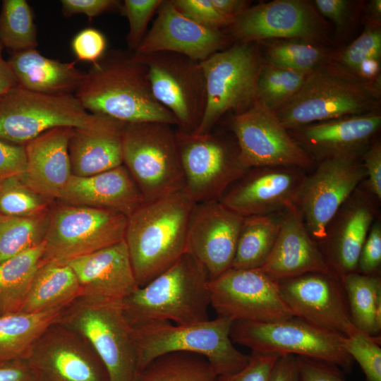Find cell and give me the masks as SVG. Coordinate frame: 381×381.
<instances>
[{
  "mask_svg": "<svg viewBox=\"0 0 381 381\" xmlns=\"http://www.w3.org/2000/svg\"><path fill=\"white\" fill-rule=\"evenodd\" d=\"M44 246L43 241L0 264V316L21 311Z\"/></svg>",
  "mask_w": 381,
  "mask_h": 381,
  "instance_id": "obj_34",
  "label": "cell"
},
{
  "mask_svg": "<svg viewBox=\"0 0 381 381\" xmlns=\"http://www.w3.org/2000/svg\"><path fill=\"white\" fill-rule=\"evenodd\" d=\"M126 123L87 111L73 94H48L17 85L0 96V139L25 145L58 127L91 131Z\"/></svg>",
  "mask_w": 381,
  "mask_h": 381,
  "instance_id": "obj_6",
  "label": "cell"
},
{
  "mask_svg": "<svg viewBox=\"0 0 381 381\" xmlns=\"http://www.w3.org/2000/svg\"><path fill=\"white\" fill-rule=\"evenodd\" d=\"M185 190L195 203L219 200L248 169L232 133L196 135L176 130Z\"/></svg>",
  "mask_w": 381,
  "mask_h": 381,
  "instance_id": "obj_11",
  "label": "cell"
},
{
  "mask_svg": "<svg viewBox=\"0 0 381 381\" xmlns=\"http://www.w3.org/2000/svg\"><path fill=\"white\" fill-rule=\"evenodd\" d=\"M234 321L217 316L204 322L179 325L169 321L131 326L138 358V371L154 358L171 352L204 356L217 375L236 373L249 362L250 355L238 351L230 337Z\"/></svg>",
  "mask_w": 381,
  "mask_h": 381,
  "instance_id": "obj_5",
  "label": "cell"
},
{
  "mask_svg": "<svg viewBox=\"0 0 381 381\" xmlns=\"http://www.w3.org/2000/svg\"><path fill=\"white\" fill-rule=\"evenodd\" d=\"M381 126L380 111L321 121L288 130L315 160L361 159Z\"/></svg>",
  "mask_w": 381,
  "mask_h": 381,
  "instance_id": "obj_22",
  "label": "cell"
},
{
  "mask_svg": "<svg viewBox=\"0 0 381 381\" xmlns=\"http://www.w3.org/2000/svg\"><path fill=\"white\" fill-rule=\"evenodd\" d=\"M157 16L146 32L136 54L169 52L202 61L231 45L224 30L199 25L181 14L171 0H163Z\"/></svg>",
  "mask_w": 381,
  "mask_h": 381,
  "instance_id": "obj_23",
  "label": "cell"
},
{
  "mask_svg": "<svg viewBox=\"0 0 381 381\" xmlns=\"http://www.w3.org/2000/svg\"><path fill=\"white\" fill-rule=\"evenodd\" d=\"M381 265V224L376 219L371 226L358 258L357 272L380 275Z\"/></svg>",
  "mask_w": 381,
  "mask_h": 381,
  "instance_id": "obj_49",
  "label": "cell"
},
{
  "mask_svg": "<svg viewBox=\"0 0 381 381\" xmlns=\"http://www.w3.org/2000/svg\"><path fill=\"white\" fill-rule=\"evenodd\" d=\"M26 164L25 145L0 139V179L22 175L25 171Z\"/></svg>",
  "mask_w": 381,
  "mask_h": 381,
  "instance_id": "obj_53",
  "label": "cell"
},
{
  "mask_svg": "<svg viewBox=\"0 0 381 381\" xmlns=\"http://www.w3.org/2000/svg\"><path fill=\"white\" fill-rule=\"evenodd\" d=\"M171 2L184 16L207 28L224 30L233 23L217 10L212 0H171Z\"/></svg>",
  "mask_w": 381,
  "mask_h": 381,
  "instance_id": "obj_46",
  "label": "cell"
},
{
  "mask_svg": "<svg viewBox=\"0 0 381 381\" xmlns=\"http://www.w3.org/2000/svg\"><path fill=\"white\" fill-rule=\"evenodd\" d=\"M279 355L252 353L248 363L243 369L236 373L217 375L216 381H268Z\"/></svg>",
  "mask_w": 381,
  "mask_h": 381,
  "instance_id": "obj_48",
  "label": "cell"
},
{
  "mask_svg": "<svg viewBox=\"0 0 381 381\" xmlns=\"http://www.w3.org/2000/svg\"><path fill=\"white\" fill-rule=\"evenodd\" d=\"M71 46L78 61L94 64L105 54L107 40L99 30L86 28L73 37Z\"/></svg>",
  "mask_w": 381,
  "mask_h": 381,
  "instance_id": "obj_47",
  "label": "cell"
},
{
  "mask_svg": "<svg viewBox=\"0 0 381 381\" xmlns=\"http://www.w3.org/2000/svg\"><path fill=\"white\" fill-rule=\"evenodd\" d=\"M67 265L77 277L81 295L123 301L138 287L124 240Z\"/></svg>",
  "mask_w": 381,
  "mask_h": 381,
  "instance_id": "obj_26",
  "label": "cell"
},
{
  "mask_svg": "<svg viewBox=\"0 0 381 381\" xmlns=\"http://www.w3.org/2000/svg\"><path fill=\"white\" fill-rule=\"evenodd\" d=\"M63 310L0 316V363L23 358L46 329L58 321Z\"/></svg>",
  "mask_w": 381,
  "mask_h": 381,
  "instance_id": "obj_32",
  "label": "cell"
},
{
  "mask_svg": "<svg viewBox=\"0 0 381 381\" xmlns=\"http://www.w3.org/2000/svg\"><path fill=\"white\" fill-rule=\"evenodd\" d=\"M210 306L233 321L270 322L294 317L279 282L260 268L231 267L207 282Z\"/></svg>",
  "mask_w": 381,
  "mask_h": 381,
  "instance_id": "obj_15",
  "label": "cell"
},
{
  "mask_svg": "<svg viewBox=\"0 0 381 381\" xmlns=\"http://www.w3.org/2000/svg\"><path fill=\"white\" fill-rule=\"evenodd\" d=\"M50 213L28 217L0 214V264L43 243Z\"/></svg>",
  "mask_w": 381,
  "mask_h": 381,
  "instance_id": "obj_39",
  "label": "cell"
},
{
  "mask_svg": "<svg viewBox=\"0 0 381 381\" xmlns=\"http://www.w3.org/2000/svg\"><path fill=\"white\" fill-rule=\"evenodd\" d=\"M331 29L313 1L274 0L250 6L224 31L234 42L297 39L329 46Z\"/></svg>",
  "mask_w": 381,
  "mask_h": 381,
  "instance_id": "obj_13",
  "label": "cell"
},
{
  "mask_svg": "<svg viewBox=\"0 0 381 381\" xmlns=\"http://www.w3.org/2000/svg\"><path fill=\"white\" fill-rule=\"evenodd\" d=\"M0 43L11 52L36 49L37 28L26 0H4L0 11Z\"/></svg>",
  "mask_w": 381,
  "mask_h": 381,
  "instance_id": "obj_40",
  "label": "cell"
},
{
  "mask_svg": "<svg viewBox=\"0 0 381 381\" xmlns=\"http://www.w3.org/2000/svg\"><path fill=\"white\" fill-rule=\"evenodd\" d=\"M230 337L252 353L306 357L333 364L347 373L353 365L343 346L344 336L296 317L270 322L234 321Z\"/></svg>",
  "mask_w": 381,
  "mask_h": 381,
  "instance_id": "obj_10",
  "label": "cell"
},
{
  "mask_svg": "<svg viewBox=\"0 0 381 381\" xmlns=\"http://www.w3.org/2000/svg\"><path fill=\"white\" fill-rule=\"evenodd\" d=\"M122 301L81 295L62 310L58 323L85 337L101 358L109 381H133L138 358Z\"/></svg>",
  "mask_w": 381,
  "mask_h": 381,
  "instance_id": "obj_8",
  "label": "cell"
},
{
  "mask_svg": "<svg viewBox=\"0 0 381 381\" xmlns=\"http://www.w3.org/2000/svg\"><path fill=\"white\" fill-rule=\"evenodd\" d=\"M23 358L37 381H109L105 365L87 340L57 322Z\"/></svg>",
  "mask_w": 381,
  "mask_h": 381,
  "instance_id": "obj_17",
  "label": "cell"
},
{
  "mask_svg": "<svg viewBox=\"0 0 381 381\" xmlns=\"http://www.w3.org/2000/svg\"><path fill=\"white\" fill-rule=\"evenodd\" d=\"M278 282L294 317L344 337L354 329L341 277L332 271L307 273Z\"/></svg>",
  "mask_w": 381,
  "mask_h": 381,
  "instance_id": "obj_19",
  "label": "cell"
},
{
  "mask_svg": "<svg viewBox=\"0 0 381 381\" xmlns=\"http://www.w3.org/2000/svg\"><path fill=\"white\" fill-rule=\"evenodd\" d=\"M378 340L380 336H370L356 327L344 337V348L359 364L365 381H381V348Z\"/></svg>",
  "mask_w": 381,
  "mask_h": 381,
  "instance_id": "obj_43",
  "label": "cell"
},
{
  "mask_svg": "<svg viewBox=\"0 0 381 381\" xmlns=\"http://www.w3.org/2000/svg\"><path fill=\"white\" fill-rule=\"evenodd\" d=\"M330 59L363 79L380 80L381 25L365 22L362 33L345 47L333 50Z\"/></svg>",
  "mask_w": 381,
  "mask_h": 381,
  "instance_id": "obj_38",
  "label": "cell"
},
{
  "mask_svg": "<svg viewBox=\"0 0 381 381\" xmlns=\"http://www.w3.org/2000/svg\"><path fill=\"white\" fill-rule=\"evenodd\" d=\"M217 375L206 358L188 352L159 356L139 370L133 381H216Z\"/></svg>",
  "mask_w": 381,
  "mask_h": 381,
  "instance_id": "obj_36",
  "label": "cell"
},
{
  "mask_svg": "<svg viewBox=\"0 0 381 381\" xmlns=\"http://www.w3.org/2000/svg\"><path fill=\"white\" fill-rule=\"evenodd\" d=\"M315 167L303 182L297 206L310 236L319 243L331 220L366 174L361 159H327Z\"/></svg>",
  "mask_w": 381,
  "mask_h": 381,
  "instance_id": "obj_18",
  "label": "cell"
},
{
  "mask_svg": "<svg viewBox=\"0 0 381 381\" xmlns=\"http://www.w3.org/2000/svg\"><path fill=\"white\" fill-rule=\"evenodd\" d=\"M364 21L381 25V1L371 0L363 8Z\"/></svg>",
  "mask_w": 381,
  "mask_h": 381,
  "instance_id": "obj_58",
  "label": "cell"
},
{
  "mask_svg": "<svg viewBox=\"0 0 381 381\" xmlns=\"http://www.w3.org/2000/svg\"><path fill=\"white\" fill-rule=\"evenodd\" d=\"M0 381H37L24 358L0 363Z\"/></svg>",
  "mask_w": 381,
  "mask_h": 381,
  "instance_id": "obj_55",
  "label": "cell"
},
{
  "mask_svg": "<svg viewBox=\"0 0 381 381\" xmlns=\"http://www.w3.org/2000/svg\"><path fill=\"white\" fill-rule=\"evenodd\" d=\"M243 217L219 200L195 203L189 221L187 252L212 279L231 267Z\"/></svg>",
  "mask_w": 381,
  "mask_h": 381,
  "instance_id": "obj_21",
  "label": "cell"
},
{
  "mask_svg": "<svg viewBox=\"0 0 381 381\" xmlns=\"http://www.w3.org/2000/svg\"><path fill=\"white\" fill-rule=\"evenodd\" d=\"M308 174L291 166L248 169L225 190L219 201L243 217L277 213L297 205Z\"/></svg>",
  "mask_w": 381,
  "mask_h": 381,
  "instance_id": "obj_20",
  "label": "cell"
},
{
  "mask_svg": "<svg viewBox=\"0 0 381 381\" xmlns=\"http://www.w3.org/2000/svg\"><path fill=\"white\" fill-rule=\"evenodd\" d=\"M58 200L68 205L113 210L127 217L144 202L123 164L90 176L72 175Z\"/></svg>",
  "mask_w": 381,
  "mask_h": 381,
  "instance_id": "obj_28",
  "label": "cell"
},
{
  "mask_svg": "<svg viewBox=\"0 0 381 381\" xmlns=\"http://www.w3.org/2000/svg\"><path fill=\"white\" fill-rule=\"evenodd\" d=\"M262 44L263 61L275 66L310 73L329 59V46L297 39L268 40Z\"/></svg>",
  "mask_w": 381,
  "mask_h": 381,
  "instance_id": "obj_37",
  "label": "cell"
},
{
  "mask_svg": "<svg viewBox=\"0 0 381 381\" xmlns=\"http://www.w3.org/2000/svg\"><path fill=\"white\" fill-rule=\"evenodd\" d=\"M262 62V49L254 42H234L200 61L207 100L202 121L193 133L207 134L225 114L242 113L259 100Z\"/></svg>",
  "mask_w": 381,
  "mask_h": 381,
  "instance_id": "obj_7",
  "label": "cell"
},
{
  "mask_svg": "<svg viewBox=\"0 0 381 381\" xmlns=\"http://www.w3.org/2000/svg\"><path fill=\"white\" fill-rule=\"evenodd\" d=\"M163 0H125L121 11L127 17L128 50L135 52L146 34L148 23Z\"/></svg>",
  "mask_w": 381,
  "mask_h": 381,
  "instance_id": "obj_45",
  "label": "cell"
},
{
  "mask_svg": "<svg viewBox=\"0 0 381 381\" xmlns=\"http://www.w3.org/2000/svg\"><path fill=\"white\" fill-rule=\"evenodd\" d=\"M373 199L358 187L331 220L325 238L318 243L330 270L339 277L357 272L361 249L375 221L377 211Z\"/></svg>",
  "mask_w": 381,
  "mask_h": 381,
  "instance_id": "obj_24",
  "label": "cell"
},
{
  "mask_svg": "<svg viewBox=\"0 0 381 381\" xmlns=\"http://www.w3.org/2000/svg\"><path fill=\"white\" fill-rule=\"evenodd\" d=\"M207 274L190 253H184L172 266L122 301L130 326L169 321L184 325L209 320L210 306Z\"/></svg>",
  "mask_w": 381,
  "mask_h": 381,
  "instance_id": "obj_4",
  "label": "cell"
},
{
  "mask_svg": "<svg viewBox=\"0 0 381 381\" xmlns=\"http://www.w3.org/2000/svg\"><path fill=\"white\" fill-rule=\"evenodd\" d=\"M217 10L225 18L233 21L250 6L246 0H212Z\"/></svg>",
  "mask_w": 381,
  "mask_h": 381,
  "instance_id": "obj_56",
  "label": "cell"
},
{
  "mask_svg": "<svg viewBox=\"0 0 381 381\" xmlns=\"http://www.w3.org/2000/svg\"><path fill=\"white\" fill-rule=\"evenodd\" d=\"M301 381H346L337 366L319 360L296 356Z\"/></svg>",
  "mask_w": 381,
  "mask_h": 381,
  "instance_id": "obj_51",
  "label": "cell"
},
{
  "mask_svg": "<svg viewBox=\"0 0 381 381\" xmlns=\"http://www.w3.org/2000/svg\"><path fill=\"white\" fill-rule=\"evenodd\" d=\"M133 53L146 66L152 93L174 116L177 130L194 133L203 117L207 100L200 61L174 52Z\"/></svg>",
  "mask_w": 381,
  "mask_h": 381,
  "instance_id": "obj_14",
  "label": "cell"
},
{
  "mask_svg": "<svg viewBox=\"0 0 381 381\" xmlns=\"http://www.w3.org/2000/svg\"><path fill=\"white\" fill-rule=\"evenodd\" d=\"M128 217L113 210L64 205L50 213L42 262L71 260L124 240Z\"/></svg>",
  "mask_w": 381,
  "mask_h": 381,
  "instance_id": "obj_12",
  "label": "cell"
},
{
  "mask_svg": "<svg viewBox=\"0 0 381 381\" xmlns=\"http://www.w3.org/2000/svg\"><path fill=\"white\" fill-rule=\"evenodd\" d=\"M230 130L247 169L291 166L309 171L315 167V160L293 139L274 111L260 100L234 115Z\"/></svg>",
  "mask_w": 381,
  "mask_h": 381,
  "instance_id": "obj_16",
  "label": "cell"
},
{
  "mask_svg": "<svg viewBox=\"0 0 381 381\" xmlns=\"http://www.w3.org/2000/svg\"><path fill=\"white\" fill-rule=\"evenodd\" d=\"M319 13L335 26L334 38L339 41L349 32L363 14L365 4L351 0H314Z\"/></svg>",
  "mask_w": 381,
  "mask_h": 381,
  "instance_id": "obj_44",
  "label": "cell"
},
{
  "mask_svg": "<svg viewBox=\"0 0 381 381\" xmlns=\"http://www.w3.org/2000/svg\"><path fill=\"white\" fill-rule=\"evenodd\" d=\"M126 124L103 131L73 128L68 142L72 174L90 176L123 165L122 135Z\"/></svg>",
  "mask_w": 381,
  "mask_h": 381,
  "instance_id": "obj_30",
  "label": "cell"
},
{
  "mask_svg": "<svg viewBox=\"0 0 381 381\" xmlns=\"http://www.w3.org/2000/svg\"><path fill=\"white\" fill-rule=\"evenodd\" d=\"M381 83L363 79L331 59L311 72L274 113L287 129L380 111Z\"/></svg>",
  "mask_w": 381,
  "mask_h": 381,
  "instance_id": "obj_3",
  "label": "cell"
},
{
  "mask_svg": "<svg viewBox=\"0 0 381 381\" xmlns=\"http://www.w3.org/2000/svg\"><path fill=\"white\" fill-rule=\"evenodd\" d=\"M123 164L144 202L185 189L176 133L161 122L126 123L122 135Z\"/></svg>",
  "mask_w": 381,
  "mask_h": 381,
  "instance_id": "obj_9",
  "label": "cell"
},
{
  "mask_svg": "<svg viewBox=\"0 0 381 381\" xmlns=\"http://www.w3.org/2000/svg\"><path fill=\"white\" fill-rule=\"evenodd\" d=\"M81 294L77 277L68 265L42 261L20 313H37L62 309Z\"/></svg>",
  "mask_w": 381,
  "mask_h": 381,
  "instance_id": "obj_31",
  "label": "cell"
},
{
  "mask_svg": "<svg viewBox=\"0 0 381 381\" xmlns=\"http://www.w3.org/2000/svg\"><path fill=\"white\" fill-rule=\"evenodd\" d=\"M195 204L183 189L143 202L128 216L124 241L138 286L150 282L187 252Z\"/></svg>",
  "mask_w": 381,
  "mask_h": 381,
  "instance_id": "obj_2",
  "label": "cell"
},
{
  "mask_svg": "<svg viewBox=\"0 0 381 381\" xmlns=\"http://www.w3.org/2000/svg\"><path fill=\"white\" fill-rule=\"evenodd\" d=\"M353 325L373 337L381 332V277L358 272L341 277Z\"/></svg>",
  "mask_w": 381,
  "mask_h": 381,
  "instance_id": "obj_35",
  "label": "cell"
},
{
  "mask_svg": "<svg viewBox=\"0 0 381 381\" xmlns=\"http://www.w3.org/2000/svg\"><path fill=\"white\" fill-rule=\"evenodd\" d=\"M61 2L64 17L82 14L90 20L116 9L121 11L122 8L121 2L116 0H62Z\"/></svg>",
  "mask_w": 381,
  "mask_h": 381,
  "instance_id": "obj_52",
  "label": "cell"
},
{
  "mask_svg": "<svg viewBox=\"0 0 381 381\" xmlns=\"http://www.w3.org/2000/svg\"><path fill=\"white\" fill-rule=\"evenodd\" d=\"M3 49L0 43V96L18 85L7 60L3 57Z\"/></svg>",
  "mask_w": 381,
  "mask_h": 381,
  "instance_id": "obj_57",
  "label": "cell"
},
{
  "mask_svg": "<svg viewBox=\"0 0 381 381\" xmlns=\"http://www.w3.org/2000/svg\"><path fill=\"white\" fill-rule=\"evenodd\" d=\"M74 95L92 114L126 123L155 121L177 126L172 113L155 97L146 66L129 50L105 52L85 72Z\"/></svg>",
  "mask_w": 381,
  "mask_h": 381,
  "instance_id": "obj_1",
  "label": "cell"
},
{
  "mask_svg": "<svg viewBox=\"0 0 381 381\" xmlns=\"http://www.w3.org/2000/svg\"><path fill=\"white\" fill-rule=\"evenodd\" d=\"M367 180L368 193L377 202L381 200V143L375 137L361 157Z\"/></svg>",
  "mask_w": 381,
  "mask_h": 381,
  "instance_id": "obj_50",
  "label": "cell"
},
{
  "mask_svg": "<svg viewBox=\"0 0 381 381\" xmlns=\"http://www.w3.org/2000/svg\"><path fill=\"white\" fill-rule=\"evenodd\" d=\"M260 269L277 282L310 272L332 271L308 231L297 205L282 212L277 238Z\"/></svg>",
  "mask_w": 381,
  "mask_h": 381,
  "instance_id": "obj_25",
  "label": "cell"
},
{
  "mask_svg": "<svg viewBox=\"0 0 381 381\" xmlns=\"http://www.w3.org/2000/svg\"><path fill=\"white\" fill-rule=\"evenodd\" d=\"M309 74L275 66L263 61L258 79L259 100L274 111L301 88Z\"/></svg>",
  "mask_w": 381,
  "mask_h": 381,
  "instance_id": "obj_41",
  "label": "cell"
},
{
  "mask_svg": "<svg viewBox=\"0 0 381 381\" xmlns=\"http://www.w3.org/2000/svg\"><path fill=\"white\" fill-rule=\"evenodd\" d=\"M71 127L49 130L27 143L24 182L48 200L58 199L72 174L68 154Z\"/></svg>",
  "mask_w": 381,
  "mask_h": 381,
  "instance_id": "obj_27",
  "label": "cell"
},
{
  "mask_svg": "<svg viewBox=\"0 0 381 381\" xmlns=\"http://www.w3.org/2000/svg\"><path fill=\"white\" fill-rule=\"evenodd\" d=\"M47 198L31 189L21 175L0 179V214L28 217L48 210Z\"/></svg>",
  "mask_w": 381,
  "mask_h": 381,
  "instance_id": "obj_42",
  "label": "cell"
},
{
  "mask_svg": "<svg viewBox=\"0 0 381 381\" xmlns=\"http://www.w3.org/2000/svg\"><path fill=\"white\" fill-rule=\"evenodd\" d=\"M7 61L18 85L43 93H75L85 74L75 62L46 57L36 49L11 52Z\"/></svg>",
  "mask_w": 381,
  "mask_h": 381,
  "instance_id": "obj_29",
  "label": "cell"
},
{
  "mask_svg": "<svg viewBox=\"0 0 381 381\" xmlns=\"http://www.w3.org/2000/svg\"><path fill=\"white\" fill-rule=\"evenodd\" d=\"M282 212L243 217L232 268L255 269L264 265L277 238Z\"/></svg>",
  "mask_w": 381,
  "mask_h": 381,
  "instance_id": "obj_33",
  "label": "cell"
},
{
  "mask_svg": "<svg viewBox=\"0 0 381 381\" xmlns=\"http://www.w3.org/2000/svg\"><path fill=\"white\" fill-rule=\"evenodd\" d=\"M268 381H301L296 356L280 354Z\"/></svg>",
  "mask_w": 381,
  "mask_h": 381,
  "instance_id": "obj_54",
  "label": "cell"
}]
</instances>
